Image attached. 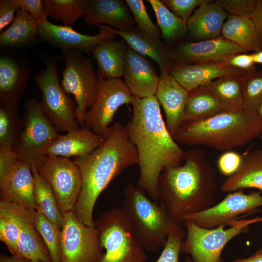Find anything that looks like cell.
Wrapping results in <instances>:
<instances>
[{
  "label": "cell",
  "mask_w": 262,
  "mask_h": 262,
  "mask_svg": "<svg viewBox=\"0 0 262 262\" xmlns=\"http://www.w3.org/2000/svg\"><path fill=\"white\" fill-rule=\"evenodd\" d=\"M61 262H97L102 249L97 229L81 222L74 212L63 214Z\"/></svg>",
  "instance_id": "obj_13"
},
{
  "label": "cell",
  "mask_w": 262,
  "mask_h": 262,
  "mask_svg": "<svg viewBox=\"0 0 262 262\" xmlns=\"http://www.w3.org/2000/svg\"><path fill=\"white\" fill-rule=\"evenodd\" d=\"M228 16L216 0H208L199 6L186 22L187 33L184 40L198 42L221 35Z\"/></svg>",
  "instance_id": "obj_20"
},
{
  "label": "cell",
  "mask_w": 262,
  "mask_h": 262,
  "mask_svg": "<svg viewBox=\"0 0 262 262\" xmlns=\"http://www.w3.org/2000/svg\"><path fill=\"white\" fill-rule=\"evenodd\" d=\"M34 188L30 166L19 159L10 170L0 176V198L36 210Z\"/></svg>",
  "instance_id": "obj_18"
},
{
  "label": "cell",
  "mask_w": 262,
  "mask_h": 262,
  "mask_svg": "<svg viewBox=\"0 0 262 262\" xmlns=\"http://www.w3.org/2000/svg\"><path fill=\"white\" fill-rule=\"evenodd\" d=\"M221 35L249 51L262 50V37L250 17L229 15Z\"/></svg>",
  "instance_id": "obj_30"
},
{
  "label": "cell",
  "mask_w": 262,
  "mask_h": 262,
  "mask_svg": "<svg viewBox=\"0 0 262 262\" xmlns=\"http://www.w3.org/2000/svg\"><path fill=\"white\" fill-rule=\"evenodd\" d=\"M251 18L262 37V0H257L255 8Z\"/></svg>",
  "instance_id": "obj_48"
},
{
  "label": "cell",
  "mask_w": 262,
  "mask_h": 262,
  "mask_svg": "<svg viewBox=\"0 0 262 262\" xmlns=\"http://www.w3.org/2000/svg\"><path fill=\"white\" fill-rule=\"evenodd\" d=\"M254 111L257 115L262 119V101Z\"/></svg>",
  "instance_id": "obj_52"
},
{
  "label": "cell",
  "mask_w": 262,
  "mask_h": 262,
  "mask_svg": "<svg viewBox=\"0 0 262 262\" xmlns=\"http://www.w3.org/2000/svg\"><path fill=\"white\" fill-rule=\"evenodd\" d=\"M184 262H193L191 258L190 257V256H187L184 260Z\"/></svg>",
  "instance_id": "obj_53"
},
{
  "label": "cell",
  "mask_w": 262,
  "mask_h": 262,
  "mask_svg": "<svg viewBox=\"0 0 262 262\" xmlns=\"http://www.w3.org/2000/svg\"></svg>",
  "instance_id": "obj_54"
},
{
  "label": "cell",
  "mask_w": 262,
  "mask_h": 262,
  "mask_svg": "<svg viewBox=\"0 0 262 262\" xmlns=\"http://www.w3.org/2000/svg\"><path fill=\"white\" fill-rule=\"evenodd\" d=\"M242 160V155L233 151H227L219 157L217 161L218 168L221 174L229 177L237 171Z\"/></svg>",
  "instance_id": "obj_44"
},
{
  "label": "cell",
  "mask_w": 262,
  "mask_h": 262,
  "mask_svg": "<svg viewBox=\"0 0 262 262\" xmlns=\"http://www.w3.org/2000/svg\"><path fill=\"white\" fill-rule=\"evenodd\" d=\"M223 62L246 73L256 69L252 53H240L232 54L228 56Z\"/></svg>",
  "instance_id": "obj_46"
},
{
  "label": "cell",
  "mask_w": 262,
  "mask_h": 262,
  "mask_svg": "<svg viewBox=\"0 0 262 262\" xmlns=\"http://www.w3.org/2000/svg\"><path fill=\"white\" fill-rule=\"evenodd\" d=\"M123 193L121 208L134 238L145 250L158 252L164 246L169 235L180 225L174 224L164 207L137 185H127Z\"/></svg>",
  "instance_id": "obj_5"
},
{
  "label": "cell",
  "mask_w": 262,
  "mask_h": 262,
  "mask_svg": "<svg viewBox=\"0 0 262 262\" xmlns=\"http://www.w3.org/2000/svg\"><path fill=\"white\" fill-rule=\"evenodd\" d=\"M125 2L134 19L137 27L148 35L161 40V31L148 16L143 1L126 0Z\"/></svg>",
  "instance_id": "obj_40"
},
{
  "label": "cell",
  "mask_w": 262,
  "mask_h": 262,
  "mask_svg": "<svg viewBox=\"0 0 262 262\" xmlns=\"http://www.w3.org/2000/svg\"><path fill=\"white\" fill-rule=\"evenodd\" d=\"M34 179V201L36 210L55 224L61 230L63 215L51 188L39 174L37 167L31 166Z\"/></svg>",
  "instance_id": "obj_34"
},
{
  "label": "cell",
  "mask_w": 262,
  "mask_h": 262,
  "mask_svg": "<svg viewBox=\"0 0 262 262\" xmlns=\"http://www.w3.org/2000/svg\"><path fill=\"white\" fill-rule=\"evenodd\" d=\"M36 210L20 205L18 255L33 262H51L49 253L35 226Z\"/></svg>",
  "instance_id": "obj_26"
},
{
  "label": "cell",
  "mask_w": 262,
  "mask_h": 262,
  "mask_svg": "<svg viewBox=\"0 0 262 262\" xmlns=\"http://www.w3.org/2000/svg\"><path fill=\"white\" fill-rule=\"evenodd\" d=\"M105 136L98 134L84 126L59 134L49 145L46 156L67 158L87 155L100 147Z\"/></svg>",
  "instance_id": "obj_22"
},
{
  "label": "cell",
  "mask_w": 262,
  "mask_h": 262,
  "mask_svg": "<svg viewBox=\"0 0 262 262\" xmlns=\"http://www.w3.org/2000/svg\"><path fill=\"white\" fill-rule=\"evenodd\" d=\"M45 63V68L34 78L42 95V110L58 131L67 132L79 128L76 106L59 82L56 60L47 58Z\"/></svg>",
  "instance_id": "obj_9"
},
{
  "label": "cell",
  "mask_w": 262,
  "mask_h": 262,
  "mask_svg": "<svg viewBox=\"0 0 262 262\" xmlns=\"http://www.w3.org/2000/svg\"><path fill=\"white\" fill-rule=\"evenodd\" d=\"M252 54L255 64L259 63L262 64V50L254 52Z\"/></svg>",
  "instance_id": "obj_51"
},
{
  "label": "cell",
  "mask_w": 262,
  "mask_h": 262,
  "mask_svg": "<svg viewBox=\"0 0 262 262\" xmlns=\"http://www.w3.org/2000/svg\"><path fill=\"white\" fill-rule=\"evenodd\" d=\"M84 16L86 23L92 26L104 23L123 31H130L137 27L122 0H88Z\"/></svg>",
  "instance_id": "obj_24"
},
{
  "label": "cell",
  "mask_w": 262,
  "mask_h": 262,
  "mask_svg": "<svg viewBox=\"0 0 262 262\" xmlns=\"http://www.w3.org/2000/svg\"><path fill=\"white\" fill-rule=\"evenodd\" d=\"M262 134V119L254 111L242 109L184 122L173 138L182 145H204L227 151L247 144Z\"/></svg>",
  "instance_id": "obj_4"
},
{
  "label": "cell",
  "mask_w": 262,
  "mask_h": 262,
  "mask_svg": "<svg viewBox=\"0 0 262 262\" xmlns=\"http://www.w3.org/2000/svg\"><path fill=\"white\" fill-rule=\"evenodd\" d=\"M26 61L8 55L0 57V102L17 105L30 76Z\"/></svg>",
  "instance_id": "obj_23"
},
{
  "label": "cell",
  "mask_w": 262,
  "mask_h": 262,
  "mask_svg": "<svg viewBox=\"0 0 262 262\" xmlns=\"http://www.w3.org/2000/svg\"><path fill=\"white\" fill-rule=\"evenodd\" d=\"M243 81L244 76L229 75L218 78L209 84L225 111L243 109Z\"/></svg>",
  "instance_id": "obj_32"
},
{
  "label": "cell",
  "mask_w": 262,
  "mask_h": 262,
  "mask_svg": "<svg viewBox=\"0 0 262 262\" xmlns=\"http://www.w3.org/2000/svg\"><path fill=\"white\" fill-rule=\"evenodd\" d=\"M231 262H262V248L247 258H238Z\"/></svg>",
  "instance_id": "obj_49"
},
{
  "label": "cell",
  "mask_w": 262,
  "mask_h": 262,
  "mask_svg": "<svg viewBox=\"0 0 262 262\" xmlns=\"http://www.w3.org/2000/svg\"><path fill=\"white\" fill-rule=\"evenodd\" d=\"M189 92L169 73L160 75L155 97L164 111L165 124L173 137L183 123Z\"/></svg>",
  "instance_id": "obj_21"
},
{
  "label": "cell",
  "mask_w": 262,
  "mask_h": 262,
  "mask_svg": "<svg viewBox=\"0 0 262 262\" xmlns=\"http://www.w3.org/2000/svg\"><path fill=\"white\" fill-rule=\"evenodd\" d=\"M37 34V22L28 12L19 9L11 25L0 33V48H24L33 45L38 41Z\"/></svg>",
  "instance_id": "obj_29"
},
{
  "label": "cell",
  "mask_w": 262,
  "mask_h": 262,
  "mask_svg": "<svg viewBox=\"0 0 262 262\" xmlns=\"http://www.w3.org/2000/svg\"><path fill=\"white\" fill-rule=\"evenodd\" d=\"M154 10L163 42L170 46L184 39L187 33L186 21L172 13L160 0H148Z\"/></svg>",
  "instance_id": "obj_33"
},
{
  "label": "cell",
  "mask_w": 262,
  "mask_h": 262,
  "mask_svg": "<svg viewBox=\"0 0 262 262\" xmlns=\"http://www.w3.org/2000/svg\"><path fill=\"white\" fill-rule=\"evenodd\" d=\"M243 109L254 111L262 101V70L256 69L244 76Z\"/></svg>",
  "instance_id": "obj_39"
},
{
  "label": "cell",
  "mask_w": 262,
  "mask_h": 262,
  "mask_svg": "<svg viewBox=\"0 0 262 262\" xmlns=\"http://www.w3.org/2000/svg\"><path fill=\"white\" fill-rule=\"evenodd\" d=\"M20 205L0 198V240L12 255H18L17 244L20 233Z\"/></svg>",
  "instance_id": "obj_35"
},
{
  "label": "cell",
  "mask_w": 262,
  "mask_h": 262,
  "mask_svg": "<svg viewBox=\"0 0 262 262\" xmlns=\"http://www.w3.org/2000/svg\"><path fill=\"white\" fill-rule=\"evenodd\" d=\"M133 96V95H132ZM132 114L125 127L138 154L137 186L151 199H159L158 183L165 169L179 166L184 152L168 131L156 97L133 96Z\"/></svg>",
  "instance_id": "obj_1"
},
{
  "label": "cell",
  "mask_w": 262,
  "mask_h": 262,
  "mask_svg": "<svg viewBox=\"0 0 262 262\" xmlns=\"http://www.w3.org/2000/svg\"><path fill=\"white\" fill-rule=\"evenodd\" d=\"M262 206L260 192L246 194L242 190L237 191L229 192L222 201L208 209L187 216L184 220H189L206 229L225 227L240 215Z\"/></svg>",
  "instance_id": "obj_15"
},
{
  "label": "cell",
  "mask_w": 262,
  "mask_h": 262,
  "mask_svg": "<svg viewBox=\"0 0 262 262\" xmlns=\"http://www.w3.org/2000/svg\"><path fill=\"white\" fill-rule=\"evenodd\" d=\"M19 8L14 0H0V31L12 22Z\"/></svg>",
  "instance_id": "obj_47"
},
{
  "label": "cell",
  "mask_w": 262,
  "mask_h": 262,
  "mask_svg": "<svg viewBox=\"0 0 262 262\" xmlns=\"http://www.w3.org/2000/svg\"><path fill=\"white\" fill-rule=\"evenodd\" d=\"M58 130L49 121L35 98L25 104L22 128L15 153L17 158L38 168L43 163L46 150L59 135Z\"/></svg>",
  "instance_id": "obj_8"
},
{
  "label": "cell",
  "mask_w": 262,
  "mask_h": 262,
  "mask_svg": "<svg viewBox=\"0 0 262 262\" xmlns=\"http://www.w3.org/2000/svg\"><path fill=\"white\" fill-rule=\"evenodd\" d=\"M82 178L81 191L74 213L83 224L95 227L93 213L101 193L128 167L138 163V154L125 126L112 125L104 143L89 154L75 157Z\"/></svg>",
  "instance_id": "obj_3"
},
{
  "label": "cell",
  "mask_w": 262,
  "mask_h": 262,
  "mask_svg": "<svg viewBox=\"0 0 262 262\" xmlns=\"http://www.w3.org/2000/svg\"><path fill=\"white\" fill-rule=\"evenodd\" d=\"M184 163L164 170L158 183L159 199L171 220L182 226L186 217L214 205L215 172L203 150L184 152Z\"/></svg>",
  "instance_id": "obj_2"
},
{
  "label": "cell",
  "mask_w": 262,
  "mask_h": 262,
  "mask_svg": "<svg viewBox=\"0 0 262 262\" xmlns=\"http://www.w3.org/2000/svg\"><path fill=\"white\" fill-rule=\"evenodd\" d=\"M261 139H262V134L261 135Z\"/></svg>",
  "instance_id": "obj_55"
},
{
  "label": "cell",
  "mask_w": 262,
  "mask_h": 262,
  "mask_svg": "<svg viewBox=\"0 0 262 262\" xmlns=\"http://www.w3.org/2000/svg\"><path fill=\"white\" fill-rule=\"evenodd\" d=\"M223 111L224 108L211 90L209 84L201 86L189 92L183 123L206 119Z\"/></svg>",
  "instance_id": "obj_31"
},
{
  "label": "cell",
  "mask_w": 262,
  "mask_h": 262,
  "mask_svg": "<svg viewBox=\"0 0 262 262\" xmlns=\"http://www.w3.org/2000/svg\"><path fill=\"white\" fill-rule=\"evenodd\" d=\"M37 24L38 34L42 40L62 50L76 49L88 54L91 53L104 40L115 39L117 35L110 27L105 25L97 26L100 29L98 33L89 35L79 33L69 26L53 24L47 18Z\"/></svg>",
  "instance_id": "obj_16"
},
{
  "label": "cell",
  "mask_w": 262,
  "mask_h": 262,
  "mask_svg": "<svg viewBox=\"0 0 262 262\" xmlns=\"http://www.w3.org/2000/svg\"><path fill=\"white\" fill-rule=\"evenodd\" d=\"M35 226L49 253L52 262H61V230L50 220L36 211Z\"/></svg>",
  "instance_id": "obj_38"
},
{
  "label": "cell",
  "mask_w": 262,
  "mask_h": 262,
  "mask_svg": "<svg viewBox=\"0 0 262 262\" xmlns=\"http://www.w3.org/2000/svg\"><path fill=\"white\" fill-rule=\"evenodd\" d=\"M97 99L85 113L82 126L106 137L114 116L123 105L131 104L133 96L121 78L105 79L98 76Z\"/></svg>",
  "instance_id": "obj_11"
},
{
  "label": "cell",
  "mask_w": 262,
  "mask_h": 262,
  "mask_svg": "<svg viewBox=\"0 0 262 262\" xmlns=\"http://www.w3.org/2000/svg\"><path fill=\"white\" fill-rule=\"evenodd\" d=\"M110 29L133 50L153 60L159 66L161 75L169 73L174 65L170 57L169 46L161 39L148 35L137 27L130 31Z\"/></svg>",
  "instance_id": "obj_25"
},
{
  "label": "cell",
  "mask_w": 262,
  "mask_h": 262,
  "mask_svg": "<svg viewBox=\"0 0 262 262\" xmlns=\"http://www.w3.org/2000/svg\"><path fill=\"white\" fill-rule=\"evenodd\" d=\"M0 262H32V261L20 255H12L11 256H8L1 253Z\"/></svg>",
  "instance_id": "obj_50"
},
{
  "label": "cell",
  "mask_w": 262,
  "mask_h": 262,
  "mask_svg": "<svg viewBox=\"0 0 262 262\" xmlns=\"http://www.w3.org/2000/svg\"><path fill=\"white\" fill-rule=\"evenodd\" d=\"M19 9L28 12L37 22L48 17L44 0H14Z\"/></svg>",
  "instance_id": "obj_45"
},
{
  "label": "cell",
  "mask_w": 262,
  "mask_h": 262,
  "mask_svg": "<svg viewBox=\"0 0 262 262\" xmlns=\"http://www.w3.org/2000/svg\"><path fill=\"white\" fill-rule=\"evenodd\" d=\"M169 49L174 65L223 62L229 55L249 51L222 35L194 42L183 39L170 46Z\"/></svg>",
  "instance_id": "obj_14"
},
{
  "label": "cell",
  "mask_w": 262,
  "mask_h": 262,
  "mask_svg": "<svg viewBox=\"0 0 262 262\" xmlns=\"http://www.w3.org/2000/svg\"><path fill=\"white\" fill-rule=\"evenodd\" d=\"M47 16L60 20L65 26L85 15L88 0H45Z\"/></svg>",
  "instance_id": "obj_37"
},
{
  "label": "cell",
  "mask_w": 262,
  "mask_h": 262,
  "mask_svg": "<svg viewBox=\"0 0 262 262\" xmlns=\"http://www.w3.org/2000/svg\"><path fill=\"white\" fill-rule=\"evenodd\" d=\"M127 43L115 39L104 40L91 54L97 66L98 76L105 79L123 77Z\"/></svg>",
  "instance_id": "obj_27"
},
{
  "label": "cell",
  "mask_w": 262,
  "mask_h": 262,
  "mask_svg": "<svg viewBox=\"0 0 262 262\" xmlns=\"http://www.w3.org/2000/svg\"><path fill=\"white\" fill-rule=\"evenodd\" d=\"M21 128L17 105L0 102V148L15 152Z\"/></svg>",
  "instance_id": "obj_36"
},
{
  "label": "cell",
  "mask_w": 262,
  "mask_h": 262,
  "mask_svg": "<svg viewBox=\"0 0 262 262\" xmlns=\"http://www.w3.org/2000/svg\"><path fill=\"white\" fill-rule=\"evenodd\" d=\"M37 169L51 188L63 215L73 211L82 186L80 171L73 161L47 156Z\"/></svg>",
  "instance_id": "obj_12"
},
{
  "label": "cell",
  "mask_w": 262,
  "mask_h": 262,
  "mask_svg": "<svg viewBox=\"0 0 262 262\" xmlns=\"http://www.w3.org/2000/svg\"><path fill=\"white\" fill-rule=\"evenodd\" d=\"M246 188L262 190V148L243 155L237 171L228 177L221 187L222 191L229 193Z\"/></svg>",
  "instance_id": "obj_28"
},
{
  "label": "cell",
  "mask_w": 262,
  "mask_h": 262,
  "mask_svg": "<svg viewBox=\"0 0 262 262\" xmlns=\"http://www.w3.org/2000/svg\"><path fill=\"white\" fill-rule=\"evenodd\" d=\"M169 73L188 92L201 86L208 85L223 76H244L247 73L224 62L173 65Z\"/></svg>",
  "instance_id": "obj_19"
},
{
  "label": "cell",
  "mask_w": 262,
  "mask_h": 262,
  "mask_svg": "<svg viewBox=\"0 0 262 262\" xmlns=\"http://www.w3.org/2000/svg\"><path fill=\"white\" fill-rule=\"evenodd\" d=\"M186 231L182 226H179L168 236L159 258L155 262H179L182 242Z\"/></svg>",
  "instance_id": "obj_41"
},
{
  "label": "cell",
  "mask_w": 262,
  "mask_h": 262,
  "mask_svg": "<svg viewBox=\"0 0 262 262\" xmlns=\"http://www.w3.org/2000/svg\"><path fill=\"white\" fill-rule=\"evenodd\" d=\"M229 15L251 17L257 0H216Z\"/></svg>",
  "instance_id": "obj_43"
},
{
  "label": "cell",
  "mask_w": 262,
  "mask_h": 262,
  "mask_svg": "<svg viewBox=\"0 0 262 262\" xmlns=\"http://www.w3.org/2000/svg\"><path fill=\"white\" fill-rule=\"evenodd\" d=\"M123 77L124 82L133 96L140 98L155 96L160 76L146 56L128 44Z\"/></svg>",
  "instance_id": "obj_17"
},
{
  "label": "cell",
  "mask_w": 262,
  "mask_h": 262,
  "mask_svg": "<svg viewBox=\"0 0 262 262\" xmlns=\"http://www.w3.org/2000/svg\"><path fill=\"white\" fill-rule=\"evenodd\" d=\"M95 226L104 250L97 262H146L145 249L134 238L121 208L101 214L96 221Z\"/></svg>",
  "instance_id": "obj_6"
},
{
  "label": "cell",
  "mask_w": 262,
  "mask_h": 262,
  "mask_svg": "<svg viewBox=\"0 0 262 262\" xmlns=\"http://www.w3.org/2000/svg\"><path fill=\"white\" fill-rule=\"evenodd\" d=\"M262 222V217L235 220L229 228L213 229L200 227L192 221L184 220L186 229L181 252L188 254L193 262H223L221 254L226 245L233 238L247 231L250 225Z\"/></svg>",
  "instance_id": "obj_7"
},
{
  "label": "cell",
  "mask_w": 262,
  "mask_h": 262,
  "mask_svg": "<svg viewBox=\"0 0 262 262\" xmlns=\"http://www.w3.org/2000/svg\"><path fill=\"white\" fill-rule=\"evenodd\" d=\"M208 0H161L174 15L187 22L194 10Z\"/></svg>",
  "instance_id": "obj_42"
},
{
  "label": "cell",
  "mask_w": 262,
  "mask_h": 262,
  "mask_svg": "<svg viewBox=\"0 0 262 262\" xmlns=\"http://www.w3.org/2000/svg\"><path fill=\"white\" fill-rule=\"evenodd\" d=\"M66 66L61 85L65 92L73 95L76 116L82 126L85 113L95 103L98 94V78L91 60L76 49L62 50Z\"/></svg>",
  "instance_id": "obj_10"
}]
</instances>
